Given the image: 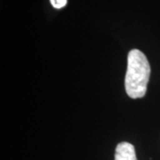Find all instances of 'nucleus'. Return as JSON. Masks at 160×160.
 Instances as JSON below:
<instances>
[{
  "label": "nucleus",
  "instance_id": "1",
  "mask_svg": "<svg viewBox=\"0 0 160 160\" xmlns=\"http://www.w3.org/2000/svg\"><path fill=\"white\" fill-rule=\"evenodd\" d=\"M150 76V65L146 55L138 49H132L127 56L125 86L132 99L142 98L147 92Z\"/></svg>",
  "mask_w": 160,
  "mask_h": 160
},
{
  "label": "nucleus",
  "instance_id": "2",
  "mask_svg": "<svg viewBox=\"0 0 160 160\" xmlns=\"http://www.w3.org/2000/svg\"><path fill=\"white\" fill-rule=\"evenodd\" d=\"M115 160H137L133 145L126 142L118 144L116 148Z\"/></svg>",
  "mask_w": 160,
  "mask_h": 160
},
{
  "label": "nucleus",
  "instance_id": "3",
  "mask_svg": "<svg viewBox=\"0 0 160 160\" xmlns=\"http://www.w3.org/2000/svg\"><path fill=\"white\" fill-rule=\"evenodd\" d=\"M51 5L56 9H61L67 5L68 0H50Z\"/></svg>",
  "mask_w": 160,
  "mask_h": 160
}]
</instances>
